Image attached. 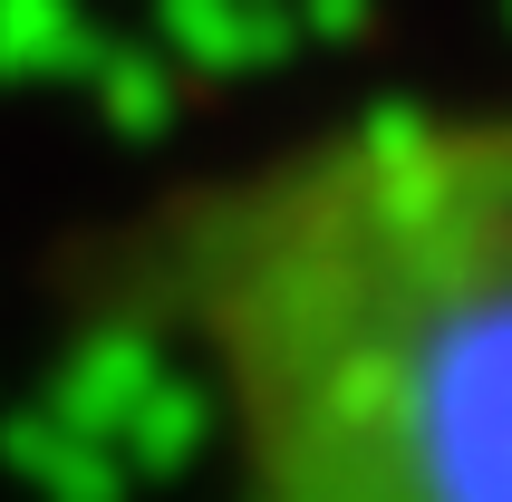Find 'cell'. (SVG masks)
<instances>
[{"mask_svg":"<svg viewBox=\"0 0 512 502\" xmlns=\"http://www.w3.org/2000/svg\"><path fill=\"white\" fill-rule=\"evenodd\" d=\"M232 502H512V97H377L155 251Z\"/></svg>","mask_w":512,"mask_h":502,"instance_id":"1","label":"cell"}]
</instances>
